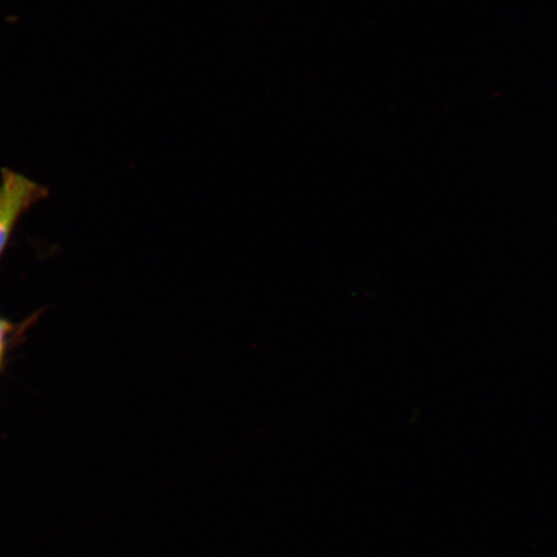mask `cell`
<instances>
[{
  "mask_svg": "<svg viewBox=\"0 0 557 557\" xmlns=\"http://www.w3.org/2000/svg\"><path fill=\"white\" fill-rule=\"evenodd\" d=\"M47 190L44 186L34 183L9 169L2 170L0 181V255L9 242L13 227L27 209L38 200L45 198Z\"/></svg>",
  "mask_w": 557,
  "mask_h": 557,
  "instance_id": "6da1fadb",
  "label": "cell"
},
{
  "mask_svg": "<svg viewBox=\"0 0 557 557\" xmlns=\"http://www.w3.org/2000/svg\"><path fill=\"white\" fill-rule=\"evenodd\" d=\"M9 330H10V324L3 322V320H0V359H2L5 333L9 332Z\"/></svg>",
  "mask_w": 557,
  "mask_h": 557,
  "instance_id": "7a4b0ae2",
  "label": "cell"
}]
</instances>
